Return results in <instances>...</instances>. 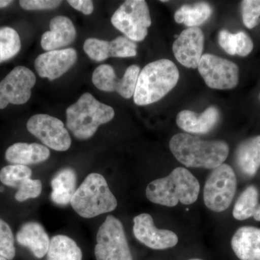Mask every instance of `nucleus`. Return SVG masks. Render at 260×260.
Returning <instances> with one entry per match:
<instances>
[{
	"mask_svg": "<svg viewBox=\"0 0 260 260\" xmlns=\"http://www.w3.org/2000/svg\"><path fill=\"white\" fill-rule=\"evenodd\" d=\"M169 148L183 165L208 169L223 164L229 153V145L223 140H204L186 133L173 136Z\"/></svg>",
	"mask_w": 260,
	"mask_h": 260,
	"instance_id": "nucleus-1",
	"label": "nucleus"
},
{
	"mask_svg": "<svg viewBox=\"0 0 260 260\" xmlns=\"http://www.w3.org/2000/svg\"><path fill=\"white\" fill-rule=\"evenodd\" d=\"M200 186L197 178L187 169L176 168L168 177L155 179L147 186V198L155 204L175 207L195 203L199 196Z\"/></svg>",
	"mask_w": 260,
	"mask_h": 260,
	"instance_id": "nucleus-2",
	"label": "nucleus"
},
{
	"mask_svg": "<svg viewBox=\"0 0 260 260\" xmlns=\"http://www.w3.org/2000/svg\"><path fill=\"white\" fill-rule=\"evenodd\" d=\"M179 79L177 67L169 59L149 63L140 71L133 98L138 106L160 101L177 85Z\"/></svg>",
	"mask_w": 260,
	"mask_h": 260,
	"instance_id": "nucleus-3",
	"label": "nucleus"
},
{
	"mask_svg": "<svg viewBox=\"0 0 260 260\" xmlns=\"http://www.w3.org/2000/svg\"><path fill=\"white\" fill-rule=\"evenodd\" d=\"M67 126L75 138L87 140L92 138L102 124L112 121L115 115L114 109L102 104L92 94H83L78 102L66 111Z\"/></svg>",
	"mask_w": 260,
	"mask_h": 260,
	"instance_id": "nucleus-4",
	"label": "nucleus"
},
{
	"mask_svg": "<svg viewBox=\"0 0 260 260\" xmlns=\"http://www.w3.org/2000/svg\"><path fill=\"white\" fill-rule=\"evenodd\" d=\"M70 204L80 216L91 218L115 210L117 201L105 178L92 173L76 189Z\"/></svg>",
	"mask_w": 260,
	"mask_h": 260,
	"instance_id": "nucleus-5",
	"label": "nucleus"
},
{
	"mask_svg": "<svg viewBox=\"0 0 260 260\" xmlns=\"http://www.w3.org/2000/svg\"><path fill=\"white\" fill-rule=\"evenodd\" d=\"M237 190V177L234 169L223 164L213 169L204 187L205 204L212 211L220 213L232 204Z\"/></svg>",
	"mask_w": 260,
	"mask_h": 260,
	"instance_id": "nucleus-6",
	"label": "nucleus"
},
{
	"mask_svg": "<svg viewBox=\"0 0 260 260\" xmlns=\"http://www.w3.org/2000/svg\"><path fill=\"white\" fill-rule=\"evenodd\" d=\"M112 23L133 42H142L148 35L151 18L144 0H127L116 10Z\"/></svg>",
	"mask_w": 260,
	"mask_h": 260,
	"instance_id": "nucleus-7",
	"label": "nucleus"
},
{
	"mask_svg": "<svg viewBox=\"0 0 260 260\" xmlns=\"http://www.w3.org/2000/svg\"><path fill=\"white\" fill-rule=\"evenodd\" d=\"M95 247L96 260H133L122 223L109 215L99 228Z\"/></svg>",
	"mask_w": 260,
	"mask_h": 260,
	"instance_id": "nucleus-8",
	"label": "nucleus"
},
{
	"mask_svg": "<svg viewBox=\"0 0 260 260\" xmlns=\"http://www.w3.org/2000/svg\"><path fill=\"white\" fill-rule=\"evenodd\" d=\"M200 74L210 88L228 90L237 86L239 70L235 63L213 54H203L198 64Z\"/></svg>",
	"mask_w": 260,
	"mask_h": 260,
	"instance_id": "nucleus-9",
	"label": "nucleus"
},
{
	"mask_svg": "<svg viewBox=\"0 0 260 260\" xmlns=\"http://www.w3.org/2000/svg\"><path fill=\"white\" fill-rule=\"evenodd\" d=\"M36 81L35 74L28 68H15L0 82V109L9 104L22 105L28 102Z\"/></svg>",
	"mask_w": 260,
	"mask_h": 260,
	"instance_id": "nucleus-10",
	"label": "nucleus"
},
{
	"mask_svg": "<svg viewBox=\"0 0 260 260\" xmlns=\"http://www.w3.org/2000/svg\"><path fill=\"white\" fill-rule=\"evenodd\" d=\"M27 129L47 147L56 151H66L72 140L60 119L48 115L36 114L27 122Z\"/></svg>",
	"mask_w": 260,
	"mask_h": 260,
	"instance_id": "nucleus-11",
	"label": "nucleus"
},
{
	"mask_svg": "<svg viewBox=\"0 0 260 260\" xmlns=\"http://www.w3.org/2000/svg\"><path fill=\"white\" fill-rule=\"evenodd\" d=\"M140 69L138 65H131L126 70L124 76L118 79L114 68L109 64H102L94 70L92 81L99 90L117 92L124 99L134 95Z\"/></svg>",
	"mask_w": 260,
	"mask_h": 260,
	"instance_id": "nucleus-12",
	"label": "nucleus"
},
{
	"mask_svg": "<svg viewBox=\"0 0 260 260\" xmlns=\"http://www.w3.org/2000/svg\"><path fill=\"white\" fill-rule=\"evenodd\" d=\"M133 233L136 239L150 249L156 250L169 249L177 245L179 239L172 231L158 229L148 213H142L133 219Z\"/></svg>",
	"mask_w": 260,
	"mask_h": 260,
	"instance_id": "nucleus-13",
	"label": "nucleus"
},
{
	"mask_svg": "<svg viewBox=\"0 0 260 260\" xmlns=\"http://www.w3.org/2000/svg\"><path fill=\"white\" fill-rule=\"evenodd\" d=\"M204 34L199 27L183 30L173 44V52L177 61L188 68H198L203 56Z\"/></svg>",
	"mask_w": 260,
	"mask_h": 260,
	"instance_id": "nucleus-14",
	"label": "nucleus"
},
{
	"mask_svg": "<svg viewBox=\"0 0 260 260\" xmlns=\"http://www.w3.org/2000/svg\"><path fill=\"white\" fill-rule=\"evenodd\" d=\"M138 46L128 38L119 37L112 42L90 38L86 39L83 49L94 61H102L109 57H132L137 55Z\"/></svg>",
	"mask_w": 260,
	"mask_h": 260,
	"instance_id": "nucleus-15",
	"label": "nucleus"
},
{
	"mask_svg": "<svg viewBox=\"0 0 260 260\" xmlns=\"http://www.w3.org/2000/svg\"><path fill=\"white\" fill-rule=\"evenodd\" d=\"M78 54L73 48L47 51L38 56L35 68L38 74L51 81L60 78L75 64Z\"/></svg>",
	"mask_w": 260,
	"mask_h": 260,
	"instance_id": "nucleus-16",
	"label": "nucleus"
},
{
	"mask_svg": "<svg viewBox=\"0 0 260 260\" xmlns=\"http://www.w3.org/2000/svg\"><path fill=\"white\" fill-rule=\"evenodd\" d=\"M50 30L44 32L41 40V46L44 50H58L70 45L76 38L74 24L68 17L59 15L51 19Z\"/></svg>",
	"mask_w": 260,
	"mask_h": 260,
	"instance_id": "nucleus-17",
	"label": "nucleus"
},
{
	"mask_svg": "<svg viewBox=\"0 0 260 260\" xmlns=\"http://www.w3.org/2000/svg\"><path fill=\"white\" fill-rule=\"evenodd\" d=\"M219 119L218 109L210 107L200 114L189 110L181 111L177 114V124L186 133L206 134L215 127Z\"/></svg>",
	"mask_w": 260,
	"mask_h": 260,
	"instance_id": "nucleus-18",
	"label": "nucleus"
},
{
	"mask_svg": "<svg viewBox=\"0 0 260 260\" xmlns=\"http://www.w3.org/2000/svg\"><path fill=\"white\" fill-rule=\"evenodd\" d=\"M233 251L241 260H260V229L244 226L232 239Z\"/></svg>",
	"mask_w": 260,
	"mask_h": 260,
	"instance_id": "nucleus-19",
	"label": "nucleus"
},
{
	"mask_svg": "<svg viewBox=\"0 0 260 260\" xmlns=\"http://www.w3.org/2000/svg\"><path fill=\"white\" fill-rule=\"evenodd\" d=\"M17 242L28 248L36 257L43 258L49 250L50 239L41 224L29 222L20 228L16 235Z\"/></svg>",
	"mask_w": 260,
	"mask_h": 260,
	"instance_id": "nucleus-20",
	"label": "nucleus"
},
{
	"mask_svg": "<svg viewBox=\"0 0 260 260\" xmlns=\"http://www.w3.org/2000/svg\"><path fill=\"white\" fill-rule=\"evenodd\" d=\"M50 151L44 145L38 143H17L8 148L5 158L15 165H30L47 160Z\"/></svg>",
	"mask_w": 260,
	"mask_h": 260,
	"instance_id": "nucleus-21",
	"label": "nucleus"
},
{
	"mask_svg": "<svg viewBox=\"0 0 260 260\" xmlns=\"http://www.w3.org/2000/svg\"><path fill=\"white\" fill-rule=\"evenodd\" d=\"M236 160L243 174L247 177L255 175L260 167V135L249 138L239 145Z\"/></svg>",
	"mask_w": 260,
	"mask_h": 260,
	"instance_id": "nucleus-22",
	"label": "nucleus"
},
{
	"mask_svg": "<svg viewBox=\"0 0 260 260\" xmlns=\"http://www.w3.org/2000/svg\"><path fill=\"white\" fill-rule=\"evenodd\" d=\"M76 174L73 169L66 168L56 174L51 180L53 191L51 200L59 205L70 203L76 189Z\"/></svg>",
	"mask_w": 260,
	"mask_h": 260,
	"instance_id": "nucleus-23",
	"label": "nucleus"
},
{
	"mask_svg": "<svg viewBox=\"0 0 260 260\" xmlns=\"http://www.w3.org/2000/svg\"><path fill=\"white\" fill-rule=\"evenodd\" d=\"M213 13V8L208 3H199L184 5L174 15L177 23L185 24L189 28L198 27L206 22Z\"/></svg>",
	"mask_w": 260,
	"mask_h": 260,
	"instance_id": "nucleus-24",
	"label": "nucleus"
},
{
	"mask_svg": "<svg viewBox=\"0 0 260 260\" xmlns=\"http://www.w3.org/2000/svg\"><path fill=\"white\" fill-rule=\"evenodd\" d=\"M47 260H82V251L71 238L57 235L50 240Z\"/></svg>",
	"mask_w": 260,
	"mask_h": 260,
	"instance_id": "nucleus-25",
	"label": "nucleus"
},
{
	"mask_svg": "<svg viewBox=\"0 0 260 260\" xmlns=\"http://www.w3.org/2000/svg\"><path fill=\"white\" fill-rule=\"evenodd\" d=\"M258 198L259 192L256 186H248L236 203L233 210L234 218L237 220H244L253 216L258 205Z\"/></svg>",
	"mask_w": 260,
	"mask_h": 260,
	"instance_id": "nucleus-26",
	"label": "nucleus"
},
{
	"mask_svg": "<svg viewBox=\"0 0 260 260\" xmlns=\"http://www.w3.org/2000/svg\"><path fill=\"white\" fill-rule=\"evenodd\" d=\"M21 49L18 32L10 27L0 28V63L11 59Z\"/></svg>",
	"mask_w": 260,
	"mask_h": 260,
	"instance_id": "nucleus-27",
	"label": "nucleus"
},
{
	"mask_svg": "<svg viewBox=\"0 0 260 260\" xmlns=\"http://www.w3.org/2000/svg\"><path fill=\"white\" fill-rule=\"evenodd\" d=\"M31 175V169L26 166H7L0 171V181L5 185L19 187L24 181L30 179Z\"/></svg>",
	"mask_w": 260,
	"mask_h": 260,
	"instance_id": "nucleus-28",
	"label": "nucleus"
},
{
	"mask_svg": "<svg viewBox=\"0 0 260 260\" xmlns=\"http://www.w3.org/2000/svg\"><path fill=\"white\" fill-rule=\"evenodd\" d=\"M14 237L11 229L0 218V255L12 260L15 256Z\"/></svg>",
	"mask_w": 260,
	"mask_h": 260,
	"instance_id": "nucleus-29",
	"label": "nucleus"
},
{
	"mask_svg": "<svg viewBox=\"0 0 260 260\" xmlns=\"http://www.w3.org/2000/svg\"><path fill=\"white\" fill-rule=\"evenodd\" d=\"M243 23L251 29L260 21V0H244L242 3Z\"/></svg>",
	"mask_w": 260,
	"mask_h": 260,
	"instance_id": "nucleus-30",
	"label": "nucleus"
},
{
	"mask_svg": "<svg viewBox=\"0 0 260 260\" xmlns=\"http://www.w3.org/2000/svg\"><path fill=\"white\" fill-rule=\"evenodd\" d=\"M42 191V181L39 179H28L19 186L15 198L19 202H24L31 198H38Z\"/></svg>",
	"mask_w": 260,
	"mask_h": 260,
	"instance_id": "nucleus-31",
	"label": "nucleus"
},
{
	"mask_svg": "<svg viewBox=\"0 0 260 260\" xmlns=\"http://www.w3.org/2000/svg\"><path fill=\"white\" fill-rule=\"evenodd\" d=\"M20 6L26 10H51L60 5L61 1L56 0H21Z\"/></svg>",
	"mask_w": 260,
	"mask_h": 260,
	"instance_id": "nucleus-32",
	"label": "nucleus"
},
{
	"mask_svg": "<svg viewBox=\"0 0 260 260\" xmlns=\"http://www.w3.org/2000/svg\"><path fill=\"white\" fill-rule=\"evenodd\" d=\"M236 55L246 56L249 55L254 48L251 38L244 32L235 34Z\"/></svg>",
	"mask_w": 260,
	"mask_h": 260,
	"instance_id": "nucleus-33",
	"label": "nucleus"
},
{
	"mask_svg": "<svg viewBox=\"0 0 260 260\" xmlns=\"http://www.w3.org/2000/svg\"><path fill=\"white\" fill-rule=\"evenodd\" d=\"M218 42L220 47L230 55H236L235 34L226 30H220L218 34Z\"/></svg>",
	"mask_w": 260,
	"mask_h": 260,
	"instance_id": "nucleus-34",
	"label": "nucleus"
},
{
	"mask_svg": "<svg viewBox=\"0 0 260 260\" xmlns=\"http://www.w3.org/2000/svg\"><path fill=\"white\" fill-rule=\"evenodd\" d=\"M70 6L81 12L84 15H90L93 12V3L90 0H69Z\"/></svg>",
	"mask_w": 260,
	"mask_h": 260,
	"instance_id": "nucleus-35",
	"label": "nucleus"
},
{
	"mask_svg": "<svg viewBox=\"0 0 260 260\" xmlns=\"http://www.w3.org/2000/svg\"><path fill=\"white\" fill-rule=\"evenodd\" d=\"M252 217L254 218V220L260 221V205H258L257 207H256Z\"/></svg>",
	"mask_w": 260,
	"mask_h": 260,
	"instance_id": "nucleus-36",
	"label": "nucleus"
},
{
	"mask_svg": "<svg viewBox=\"0 0 260 260\" xmlns=\"http://www.w3.org/2000/svg\"><path fill=\"white\" fill-rule=\"evenodd\" d=\"M12 3L13 1H9V0H0V8H5Z\"/></svg>",
	"mask_w": 260,
	"mask_h": 260,
	"instance_id": "nucleus-37",
	"label": "nucleus"
},
{
	"mask_svg": "<svg viewBox=\"0 0 260 260\" xmlns=\"http://www.w3.org/2000/svg\"><path fill=\"white\" fill-rule=\"evenodd\" d=\"M0 260H8L6 258L3 257V256L0 255Z\"/></svg>",
	"mask_w": 260,
	"mask_h": 260,
	"instance_id": "nucleus-38",
	"label": "nucleus"
},
{
	"mask_svg": "<svg viewBox=\"0 0 260 260\" xmlns=\"http://www.w3.org/2000/svg\"><path fill=\"white\" fill-rule=\"evenodd\" d=\"M189 260H203V259H189Z\"/></svg>",
	"mask_w": 260,
	"mask_h": 260,
	"instance_id": "nucleus-39",
	"label": "nucleus"
}]
</instances>
